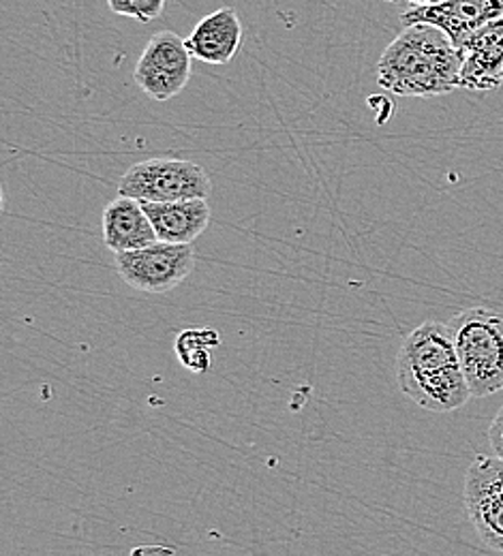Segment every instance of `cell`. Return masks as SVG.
Listing matches in <instances>:
<instances>
[{"label":"cell","instance_id":"2e32d148","mask_svg":"<svg viewBox=\"0 0 503 556\" xmlns=\"http://www.w3.org/2000/svg\"><path fill=\"white\" fill-rule=\"evenodd\" d=\"M414 7H437V4H441V2H445V0H410Z\"/></svg>","mask_w":503,"mask_h":556},{"label":"cell","instance_id":"7a4b0ae2","mask_svg":"<svg viewBox=\"0 0 503 556\" xmlns=\"http://www.w3.org/2000/svg\"><path fill=\"white\" fill-rule=\"evenodd\" d=\"M397 383L416 405L432 414H450L471 399L448 324L425 321L399 349Z\"/></svg>","mask_w":503,"mask_h":556},{"label":"cell","instance_id":"5bb4252c","mask_svg":"<svg viewBox=\"0 0 503 556\" xmlns=\"http://www.w3.org/2000/svg\"><path fill=\"white\" fill-rule=\"evenodd\" d=\"M108 4L121 17H134L148 24L161 15L165 0H108Z\"/></svg>","mask_w":503,"mask_h":556},{"label":"cell","instance_id":"4fadbf2b","mask_svg":"<svg viewBox=\"0 0 503 556\" xmlns=\"http://www.w3.org/2000/svg\"><path fill=\"white\" fill-rule=\"evenodd\" d=\"M218 345L215 330H185L176 339V355L191 372H206L211 368V349Z\"/></svg>","mask_w":503,"mask_h":556},{"label":"cell","instance_id":"6da1fadb","mask_svg":"<svg viewBox=\"0 0 503 556\" xmlns=\"http://www.w3.org/2000/svg\"><path fill=\"white\" fill-rule=\"evenodd\" d=\"M465 54L445 33L431 24H416L381 52L377 81L397 97H439L461 88Z\"/></svg>","mask_w":503,"mask_h":556},{"label":"cell","instance_id":"ba28073f","mask_svg":"<svg viewBox=\"0 0 503 556\" xmlns=\"http://www.w3.org/2000/svg\"><path fill=\"white\" fill-rule=\"evenodd\" d=\"M503 15V0H445L437 7H414L401 15L403 28L431 24L445 33L456 48L482 26Z\"/></svg>","mask_w":503,"mask_h":556},{"label":"cell","instance_id":"e0dca14e","mask_svg":"<svg viewBox=\"0 0 503 556\" xmlns=\"http://www.w3.org/2000/svg\"><path fill=\"white\" fill-rule=\"evenodd\" d=\"M386 2H399V0H386Z\"/></svg>","mask_w":503,"mask_h":556},{"label":"cell","instance_id":"30bf717a","mask_svg":"<svg viewBox=\"0 0 503 556\" xmlns=\"http://www.w3.org/2000/svg\"><path fill=\"white\" fill-rule=\"evenodd\" d=\"M185 43L193 59L209 65H227L242 46L240 15L229 7L216 9L198 22Z\"/></svg>","mask_w":503,"mask_h":556},{"label":"cell","instance_id":"8fae6325","mask_svg":"<svg viewBox=\"0 0 503 556\" xmlns=\"http://www.w3.org/2000/svg\"><path fill=\"white\" fill-rule=\"evenodd\" d=\"M103 240L114 253H127L150 247L159 238L142 202L118 195L103 210Z\"/></svg>","mask_w":503,"mask_h":556},{"label":"cell","instance_id":"8992f818","mask_svg":"<svg viewBox=\"0 0 503 556\" xmlns=\"http://www.w3.org/2000/svg\"><path fill=\"white\" fill-rule=\"evenodd\" d=\"M465 514L480 542L503 555V458L478 454L465 473Z\"/></svg>","mask_w":503,"mask_h":556},{"label":"cell","instance_id":"52a82bcc","mask_svg":"<svg viewBox=\"0 0 503 556\" xmlns=\"http://www.w3.org/2000/svg\"><path fill=\"white\" fill-rule=\"evenodd\" d=\"M191 59L180 35L161 30L148 41L134 71V79L152 101H169L189 84Z\"/></svg>","mask_w":503,"mask_h":556},{"label":"cell","instance_id":"5b68a950","mask_svg":"<svg viewBox=\"0 0 503 556\" xmlns=\"http://www.w3.org/2000/svg\"><path fill=\"white\" fill-rule=\"evenodd\" d=\"M114 255L121 278L144 293H167L196 268V251L191 244L156 240L144 249Z\"/></svg>","mask_w":503,"mask_h":556},{"label":"cell","instance_id":"9c48e42d","mask_svg":"<svg viewBox=\"0 0 503 556\" xmlns=\"http://www.w3.org/2000/svg\"><path fill=\"white\" fill-rule=\"evenodd\" d=\"M461 88L495 90L503 84V15L476 30L463 43Z\"/></svg>","mask_w":503,"mask_h":556},{"label":"cell","instance_id":"9a60e30c","mask_svg":"<svg viewBox=\"0 0 503 556\" xmlns=\"http://www.w3.org/2000/svg\"><path fill=\"white\" fill-rule=\"evenodd\" d=\"M489 441H491V447H493L495 456L503 458V407L493 419L491 428H489Z\"/></svg>","mask_w":503,"mask_h":556},{"label":"cell","instance_id":"3957f363","mask_svg":"<svg viewBox=\"0 0 503 556\" xmlns=\"http://www.w3.org/2000/svg\"><path fill=\"white\" fill-rule=\"evenodd\" d=\"M471 396L485 399L503 390V315L467 308L448 321Z\"/></svg>","mask_w":503,"mask_h":556},{"label":"cell","instance_id":"277c9868","mask_svg":"<svg viewBox=\"0 0 503 556\" xmlns=\"http://www.w3.org/2000/svg\"><path fill=\"white\" fill-rule=\"evenodd\" d=\"M211 193L206 169L185 159H148L131 165L118 180V195L142 204L209 200Z\"/></svg>","mask_w":503,"mask_h":556},{"label":"cell","instance_id":"7c38bea8","mask_svg":"<svg viewBox=\"0 0 503 556\" xmlns=\"http://www.w3.org/2000/svg\"><path fill=\"white\" fill-rule=\"evenodd\" d=\"M156 238L172 244H193L211 225L206 200H185L169 204H142Z\"/></svg>","mask_w":503,"mask_h":556}]
</instances>
